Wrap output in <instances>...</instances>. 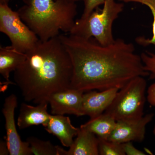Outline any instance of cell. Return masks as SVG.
Wrapping results in <instances>:
<instances>
[{
	"label": "cell",
	"mask_w": 155,
	"mask_h": 155,
	"mask_svg": "<svg viewBox=\"0 0 155 155\" xmlns=\"http://www.w3.org/2000/svg\"><path fill=\"white\" fill-rule=\"evenodd\" d=\"M59 36L72 61L71 88L84 92L120 89L134 78L149 75L133 44L122 39L103 45L94 38L70 34Z\"/></svg>",
	"instance_id": "1"
},
{
	"label": "cell",
	"mask_w": 155,
	"mask_h": 155,
	"mask_svg": "<svg viewBox=\"0 0 155 155\" xmlns=\"http://www.w3.org/2000/svg\"><path fill=\"white\" fill-rule=\"evenodd\" d=\"M25 53V61L14 72V80L25 101L48 102L53 93L70 87L72 61L59 36L39 39Z\"/></svg>",
	"instance_id": "2"
},
{
	"label": "cell",
	"mask_w": 155,
	"mask_h": 155,
	"mask_svg": "<svg viewBox=\"0 0 155 155\" xmlns=\"http://www.w3.org/2000/svg\"><path fill=\"white\" fill-rule=\"evenodd\" d=\"M19 16L39 39L46 41L69 34L75 25L76 3L64 0H22Z\"/></svg>",
	"instance_id": "3"
},
{
	"label": "cell",
	"mask_w": 155,
	"mask_h": 155,
	"mask_svg": "<svg viewBox=\"0 0 155 155\" xmlns=\"http://www.w3.org/2000/svg\"><path fill=\"white\" fill-rule=\"evenodd\" d=\"M124 7L123 3L115 0H105L102 9L97 8L84 20H75L69 34L83 38H94L103 45H110L116 40L113 35V24Z\"/></svg>",
	"instance_id": "4"
},
{
	"label": "cell",
	"mask_w": 155,
	"mask_h": 155,
	"mask_svg": "<svg viewBox=\"0 0 155 155\" xmlns=\"http://www.w3.org/2000/svg\"><path fill=\"white\" fill-rule=\"evenodd\" d=\"M146 87L144 77L134 78L119 90L105 112L116 121L140 119L143 116Z\"/></svg>",
	"instance_id": "5"
},
{
	"label": "cell",
	"mask_w": 155,
	"mask_h": 155,
	"mask_svg": "<svg viewBox=\"0 0 155 155\" xmlns=\"http://www.w3.org/2000/svg\"><path fill=\"white\" fill-rule=\"evenodd\" d=\"M0 31L9 38L12 47L23 53L30 50L39 40L18 12L9 7L8 3H0Z\"/></svg>",
	"instance_id": "6"
},
{
	"label": "cell",
	"mask_w": 155,
	"mask_h": 155,
	"mask_svg": "<svg viewBox=\"0 0 155 155\" xmlns=\"http://www.w3.org/2000/svg\"><path fill=\"white\" fill-rule=\"evenodd\" d=\"M17 107V98L16 95L12 94L5 99L2 113L5 121V140L10 155H32L28 143L22 141L17 130L14 117Z\"/></svg>",
	"instance_id": "7"
},
{
	"label": "cell",
	"mask_w": 155,
	"mask_h": 155,
	"mask_svg": "<svg viewBox=\"0 0 155 155\" xmlns=\"http://www.w3.org/2000/svg\"><path fill=\"white\" fill-rule=\"evenodd\" d=\"M84 92L69 88L53 93L48 99L53 115H74L83 116L82 104Z\"/></svg>",
	"instance_id": "8"
},
{
	"label": "cell",
	"mask_w": 155,
	"mask_h": 155,
	"mask_svg": "<svg viewBox=\"0 0 155 155\" xmlns=\"http://www.w3.org/2000/svg\"><path fill=\"white\" fill-rule=\"evenodd\" d=\"M153 116V114H148L137 120L116 121V126L108 140L119 143L141 142L144 139L146 126Z\"/></svg>",
	"instance_id": "9"
},
{
	"label": "cell",
	"mask_w": 155,
	"mask_h": 155,
	"mask_svg": "<svg viewBox=\"0 0 155 155\" xmlns=\"http://www.w3.org/2000/svg\"><path fill=\"white\" fill-rule=\"evenodd\" d=\"M119 90L113 88L99 91L92 90L84 93L82 104L83 116H89L92 119L104 113Z\"/></svg>",
	"instance_id": "10"
},
{
	"label": "cell",
	"mask_w": 155,
	"mask_h": 155,
	"mask_svg": "<svg viewBox=\"0 0 155 155\" xmlns=\"http://www.w3.org/2000/svg\"><path fill=\"white\" fill-rule=\"evenodd\" d=\"M45 130L55 136L64 147H69L73 143L79 128L72 124L70 118L64 115H51L49 120L44 126Z\"/></svg>",
	"instance_id": "11"
},
{
	"label": "cell",
	"mask_w": 155,
	"mask_h": 155,
	"mask_svg": "<svg viewBox=\"0 0 155 155\" xmlns=\"http://www.w3.org/2000/svg\"><path fill=\"white\" fill-rule=\"evenodd\" d=\"M47 102L30 105L25 103L20 106L17 125L20 130L34 125H42L44 127L49 120L51 114L48 113Z\"/></svg>",
	"instance_id": "12"
},
{
	"label": "cell",
	"mask_w": 155,
	"mask_h": 155,
	"mask_svg": "<svg viewBox=\"0 0 155 155\" xmlns=\"http://www.w3.org/2000/svg\"><path fill=\"white\" fill-rule=\"evenodd\" d=\"M95 134L88 130L79 127L76 138L65 150L64 155H98L99 139Z\"/></svg>",
	"instance_id": "13"
},
{
	"label": "cell",
	"mask_w": 155,
	"mask_h": 155,
	"mask_svg": "<svg viewBox=\"0 0 155 155\" xmlns=\"http://www.w3.org/2000/svg\"><path fill=\"white\" fill-rule=\"evenodd\" d=\"M26 58L25 53L19 51L11 46L0 47V73L6 82L13 84L10 74L22 64Z\"/></svg>",
	"instance_id": "14"
},
{
	"label": "cell",
	"mask_w": 155,
	"mask_h": 155,
	"mask_svg": "<svg viewBox=\"0 0 155 155\" xmlns=\"http://www.w3.org/2000/svg\"><path fill=\"white\" fill-rule=\"evenodd\" d=\"M116 121L112 116L104 113L91 119L80 127L94 134L98 137L108 140L116 126Z\"/></svg>",
	"instance_id": "15"
},
{
	"label": "cell",
	"mask_w": 155,
	"mask_h": 155,
	"mask_svg": "<svg viewBox=\"0 0 155 155\" xmlns=\"http://www.w3.org/2000/svg\"><path fill=\"white\" fill-rule=\"evenodd\" d=\"M26 141L30 146L32 155H64L65 150L54 145L50 141H44L35 137H29Z\"/></svg>",
	"instance_id": "16"
},
{
	"label": "cell",
	"mask_w": 155,
	"mask_h": 155,
	"mask_svg": "<svg viewBox=\"0 0 155 155\" xmlns=\"http://www.w3.org/2000/svg\"><path fill=\"white\" fill-rule=\"evenodd\" d=\"M125 3H137L147 6L152 14L153 21L152 25L153 36L151 38H147L144 36H139L135 41L140 45L146 47L153 45L155 46V0H121Z\"/></svg>",
	"instance_id": "17"
},
{
	"label": "cell",
	"mask_w": 155,
	"mask_h": 155,
	"mask_svg": "<svg viewBox=\"0 0 155 155\" xmlns=\"http://www.w3.org/2000/svg\"><path fill=\"white\" fill-rule=\"evenodd\" d=\"M99 153L101 155H125L122 143L98 137Z\"/></svg>",
	"instance_id": "18"
},
{
	"label": "cell",
	"mask_w": 155,
	"mask_h": 155,
	"mask_svg": "<svg viewBox=\"0 0 155 155\" xmlns=\"http://www.w3.org/2000/svg\"><path fill=\"white\" fill-rule=\"evenodd\" d=\"M140 56L144 69L149 73L150 78L155 79V54L146 51L142 53Z\"/></svg>",
	"instance_id": "19"
},
{
	"label": "cell",
	"mask_w": 155,
	"mask_h": 155,
	"mask_svg": "<svg viewBox=\"0 0 155 155\" xmlns=\"http://www.w3.org/2000/svg\"><path fill=\"white\" fill-rule=\"evenodd\" d=\"M104 2L105 0H84L83 14L78 19L84 20L86 19L95 9L103 5Z\"/></svg>",
	"instance_id": "20"
},
{
	"label": "cell",
	"mask_w": 155,
	"mask_h": 155,
	"mask_svg": "<svg viewBox=\"0 0 155 155\" xmlns=\"http://www.w3.org/2000/svg\"><path fill=\"white\" fill-rule=\"evenodd\" d=\"M125 155H144L145 154L140 150L136 148L132 142H127L122 143Z\"/></svg>",
	"instance_id": "21"
},
{
	"label": "cell",
	"mask_w": 155,
	"mask_h": 155,
	"mask_svg": "<svg viewBox=\"0 0 155 155\" xmlns=\"http://www.w3.org/2000/svg\"><path fill=\"white\" fill-rule=\"evenodd\" d=\"M147 99L150 104L155 106V83L152 84L148 89Z\"/></svg>",
	"instance_id": "22"
},
{
	"label": "cell",
	"mask_w": 155,
	"mask_h": 155,
	"mask_svg": "<svg viewBox=\"0 0 155 155\" xmlns=\"http://www.w3.org/2000/svg\"><path fill=\"white\" fill-rule=\"evenodd\" d=\"M0 155H10L7 142L1 140L0 142Z\"/></svg>",
	"instance_id": "23"
},
{
	"label": "cell",
	"mask_w": 155,
	"mask_h": 155,
	"mask_svg": "<svg viewBox=\"0 0 155 155\" xmlns=\"http://www.w3.org/2000/svg\"><path fill=\"white\" fill-rule=\"evenodd\" d=\"M66 2H69L75 3L77 2H80V1H83L84 0H64Z\"/></svg>",
	"instance_id": "24"
},
{
	"label": "cell",
	"mask_w": 155,
	"mask_h": 155,
	"mask_svg": "<svg viewBox=\"0 0 155 155\" xmlns=\"http://www.w3.org/2000/svg\"><path fill=\"white\" fill-rule=\"evenodd\" d=\"M10 0H0V3H8Z\"/></svg>",
	"instance_id": "25"
},
{
	"label": "cell",
	"mask_w": 155,
	"mask_h": 155,
	"mask_svg": "<svg viewBox=\"0 0 155 155\" xmlns=\"http://www.w3.org/2000/svg\"><path fill=\"white\" fill-rule=\"evenodd\" d=\"M153 133L155 135V125L154 127L153 130Z\"/></svg>",
	"instance_id": "26"
}]
</instances>
